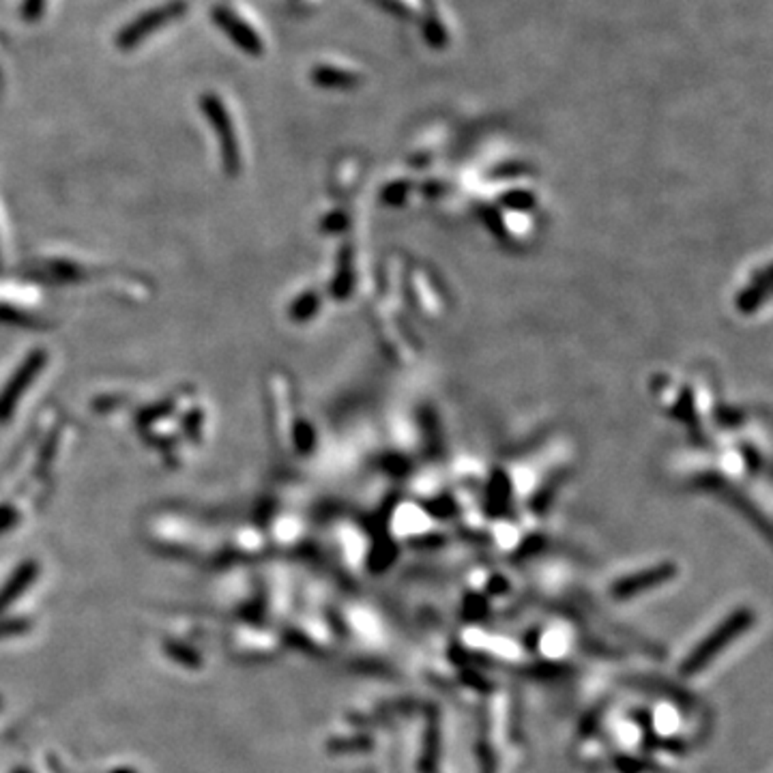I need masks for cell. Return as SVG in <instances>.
<instances>
[{"label": "cell", "mask_w": 773, "mask_h": 773, "mask_svg": "<svg viewBox=\"0 0 773 773\" xmlns=\"http://www.w3.org/2000/svg\"><path fill=\"white\" fill-rule=\"evenodd\" d=\"M185 12V4L183 3H172L166 4V7L157 9V12L147 13L144 18L138 20V22L129 24L125 30H123V35L118 37V44L123 45V48H129V45L138 44V41L147 37L148 33H151L153 28H159V26H163L170 20H174L177 15H180Z\"/></svg>", "instance_id": "obj_1"}, {"label": "cell", "mask_w": 773, "mask_h": 773, "mask_svg": "<svg viewBox=\"0 0 773 773\" xmlns=\"http://www.w3.org/2000/svg\"><path fill=\"white\" fill-rule=\"evenodd\" d=\"M213 15H215V22H218L219 28H224L236 45H241V48L251 52V54H260V41L256 39V35L251 33V28H247V26L241 22L236 15L226 12V9H215Z\"/></svg>", "instance_id": "obj_2"}]
</instances>
